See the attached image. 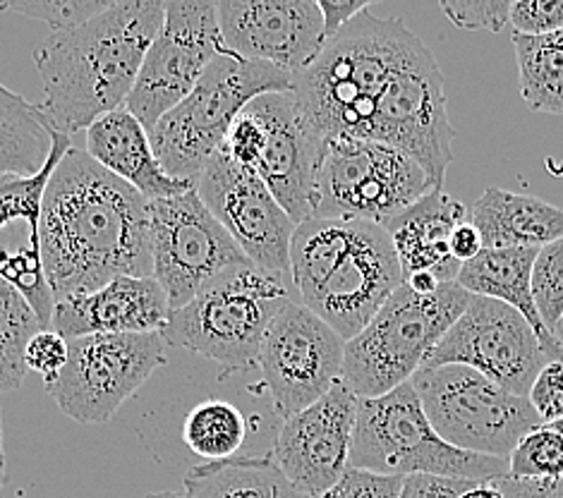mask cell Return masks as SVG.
Wrapping results in <instances>:
<instances>
[{"label": "cell", "instance_id": "obj_11", "mask_svg": "<svg viewBox=\"0 0 563 498\" xmlns=\"http://www.w3.org/2000/svg\"><path fill=\"white\" fill-rule=\"evenodd\" d=\"M455 130L449 120L444 75L418 38L400 60L374 111L369 142H382L418 161L441 190L453 164Z\"/></svg>", "mask_w": 563, "mask_h": 498}, {"label": "cell", "instance_id": "obj_18", "mask_svg": "<svg viewBox=\"0 0 563 498\" xmlns=\"http://www.w3.org/2000/svg\"><path fill=\"white\" fill-rule=\"evenodd\" d=\"M217 15L228 53L288 75L310 67L327 46L324 18L314 0H223Z\"/></svg>", "mask_w": 563, "mask_h": 498}, {"label": "cell", "instance_id": "obj_34", "mask_svg": "<svg viewBox=\"0 0 563 498\" xmlns=\"http://www.w3.org/2000/svg\"><path fill=\"white\" fill-rule=\"evenodd\" d=\"M113 3L115 0H32V3L15 0V3H0V10L42 20L51 26L53 34H60L79 30V26L99 18Z\"/></svg>", "mask_w": 563, "mask_h": 498}, {"label": "cell", "instance_id": "obj_37", "mask_svg": "<svg viewBox=\"0 0 563 498\" xmlns=\"http://www.w3.org/2000/svg\"><path fill=\"white\" fill-rule=\"evenodd\" d=\"M514 34L547 36L563 30V0H516L511 3Z\"/></svg>", "mask_w": 563, "mask_h": 498}, {"label": "cell", "instance_id": "obj_23", "mask_svg": "<svg viewBox=\"0 0 563 498\" xmlns=\"http://www.w3.org/2000/svg\"><path fill=\"white\" fill-rule=\"evenodd\" d=\"M467 221L471 211L441 187L384 223L386 233L391 235L404 283L415 274H432L441 283H455L463 264L453 259L451 235Z\"/></svg>", "mask_w": 563, "mask_h": 498}, {"label": "cell", "instance_id": "obj_14", "mask_svg": "<svg viewBox=\"0 0 563 498\" xmlns=\"http://www.w3.org/2000/svg\"><path fill=\"white\" fill-rule=\"evenodd\" d=\"M221 51L217 3L170 0L125 109L152 132L161 118L190 97Z\"/></svg>", "mask_w": 563, "mask_h": 498}, {"label": "cell", "instance_id": "obj_3", "mask_svg": "<svg viewBox=\"0 0 563 498\" xmlns=\"http://www.w3.org/2000/svg\"><path fill=\"white\" fill-rule=\"evenodd\" d=\"M290 272L298 300L345 343L404 286L391 235L369 221L300 223L290 242Z\"/></svg>", "mask_w": 563, "mask_h": 498}, {"label": "cell", "instance_id": "obj_13", "mask_svg": "<svg viewBox=\"0 0 563 498\" xmlns=\"http://www.w3.org/2000/svg\"><path fill=\"white\" fill-rule=\"evenodd\" d=\"M150 213L154 278L164 288L173 312L228 268L252 264L195 187L150 201Z\"/></svg>", "mask_w": 563, "mask_h": 498}, {"label": "cell", "instance_id": "obj_36", "mask_svg": "<svg viewBox=\"0 0 563 498\" xmlns=\"http://www.w3.org/2000/svg\"><path fill=\"white\" fill-rule=\"evenodd\" d=\"M70 345L60 333L53 329L38 331L34 339L24 347V365L30 372H36L42 376L46 388L58 381L65 365H68Z\"/></svg>", "mask_w": 563, "mask_h": 498}, {"label": "cell", "instance_id": "obj_35", "mask_svg": "<svg viewBox=\"0 0 563 498\" xmlns=\"http://www.w3.org/2000/svg\"><path fill=\"white\" fill-rule=\"evenodd\" d=\"M441 10L459 30L501 32L511 18V0H444Z\"/></svg>", "mask_w": 563, "mask_h": 498}, {"label": "cell", "instance_id": "obj_27", "mask_svg": "<svg viewBox=\"0 0 563 498\" xmlns=\"http://www.w3.org/2000/svg\"><path fill=\"white\" fill-rule=\"evenodd\" d=\"M187 498H307L280 473L272 455L195 465L185 477Z\"/></svg>", "mask_w": 563, "mask_h": 498}, {"label": "cell", "instance_id": "obj_48", "mask_svg": "<svg viewBox=\"0 0 563 498\" xmlns=\"http://www.w3.org/2000/svg\"><path fill=\"white\" fill-rule=\"evenodd\" d=\"M144 498H187L185 491H158V494H150Z\"/></svg>", "mask_w": 563, "mask_h": 498}, {"label": "cell", "instance_id": "obj_29", "mask_svg": "<svg viewBox=\"0 0 563 498\" xmlns=\"http://www.w3.org/2000/svg\"><path fill=\"white\" fill-rule=\"evenodd\" d=\"M520 97L532 111L563 115V30L547 36L514 34Z\"/></svg>", "mask_w": 563, "mask_h": 498}, {"label": "cell", "instance_id": "obj_30", "mask_svg": "<svg viewBox=\"0 0 563 498\" xmlns=\"http://www.w3.org/2000/svg\"><path fill=\"white\" fill-rule=\"evenodd\" d=\"M247 432L245 412L221 398L197 402L183 422L185 446L205 463L238 457L247 441Z\"/></svg>", "mask_w": 563, "mask_h": 498}, {"label": "cell", "instance_id": "obj_25", "mask_svg": "<svg viewBox=\"0 0 563 498\" xmlns=\"http://www.w3.org/2000/svg\"><path fill=\"white\" fill-rule=\"evenodd\" d=\"M538 252L540 250L528 247L482 250L475 259L461 266V274L455 283L471 295H477V298L499 300L514 307L528 321L552 362H561V347L554 341L552 331L542 324L532 298V264Z\"/></svg>", "mask_w": 563, "mask_h": 498}, {"label": "cell", "instance_id": "obj_15", "mask_svg": "<svg viewBox=\"0 0 563 498\" xmlns=\"http://www.w3.org/2000/svg\"><path fill=\"white\" fill-rule=\"evenodd\" d=\"M343 365L345 341L300 300H292L266 331L257 369L276 412L288 420L341 384Z\"/></svg>", "mask_w": 563, "mask_h": 498}, {"label": "cell", "instance_id": "obj_32", "mask_svg": "<svg viewBox=\"0 0 563 498\" xmlns=\"http://www.w3.org/2000/svg\"><path fill=\"white\" fill-rule=\"evenodd\" d=\"M511 479H559L563 477V434L552 427H538L526 434L508 455Z\"/></svg>", "mask_w": 563, "mask_h": 498}, {"label": "cell", "instance_id": "obj_43", "mask_svg": "<svg viewBox=\"0 0 563 498\" xmlns=\"http://www.w3.org/2000/svg\"><path fill=\"white\" fill-rule=\"evenodd\" d=\"M506 498H563V477L559 479H511L496 482Z\"/></svg>", "mask_w": 563, "mask_h": 498}, {"label": "cell", "instance_id": "obj_42", "mask_svg": "<svg viewBox=\"0 0 563 498\" xmlns=\"http://www.w3.org/2000/svg\"><path fill=\"white\" fill-rule=\"evenodd\" d=\"M321 10V18H324V34L327 42L336 36L345 24H351L362 12L372 8L369 0H317Z\"/></svg>", "mask_w": 563, "mask_h": 498}, {"label": "cell", "instance_id": "obj_24", "mask_svg": "<svg viewBox=\"0 0 563 498\" xmlns=\"http://www.w3.org/2000/svg\"><path fill=\"white\" fill-rule=\"evenodd\" d=\"M85 152L101 168L135 187L146 201L176 197L192 187L170 178L158 164L150 132L128 109H118L97 120L87 130Z\"/></svg>", "mask_w": 563, "mask_h": 498}, {"label": "cell", "instance_id": "obj_22", "mask_svg": "<svg viewBox=\"0 0 563 498\" xmlns=\"http://www.w3.org/2000/svg\"><path fill=\"white\" fill-rule=\"evenodd\" d=\"M170 312L166 292L154 276H120L99 290L58 302L51 329L65 341L99 333H164Z\"/></svg>", "mask_w": 563, "mask_h": 498}, {"label": "cell", "instance_id": "obj_1", "mask_svg": "<svg viewBox=\"0 0 563 498\" xmlns=\"http://www.w3.org/2000/svg\"><path fill=\"white\" fill-rule=\"evenodd\" d=\"M42 250L56 305L120 276L150 278V201L87 152L70 150L46 185Z\"/></svg>", "mask_w": 563, "mask_h": 498}, {"label": "cell", "instance_id": "obj_8", "mask_svg": "<svg viewBox=\"0 0 563 498\" xmlns=\"http://www.w3.org/2000/svg\"><path fill=\"white\" fill-rule=\"evenodd\" d=\"M351 467L377 475H434L477 484L508 477V461L453 449L441 439L410 381L386 396L357 400Z\"/></svg>", "mask_w": 563, "mask_h": 498}, {"label": "cell", "instance_id": "obj_16", "mask_svg": "<svg viewBox=\"0 0 563 498\" xmlns=\"http://www.w3.org/2000/svg\"><path fill=\"white\" fill-rule=\"evenodd\" d=\"M552 362L530 324L514 307L477 298L427 357L424 367L463 365L508 394L528 398L538 374Z\"/></svg>", "mask_w": 563, "mask_h": 498}, {"label": "cell", "instance_id": "obj_46", "mask_svg": "<svg viewBox=\"0 0 563 498\" xmlns=\"http://www.w3.org/2000/svg\"><path fill=\"white\" fill-rule=\"evenodd\" d=\"M461 498H506L496 484H473Z\"/></svg>", "mask_w": 563, "mask_h": 498}, {"label": "cell", "instance_id": "obj_9", "mask_svg": "<svg viewBox=\"0 0 563 498\" xmlns=\"http://www.w3.org/2000/svg\"><path fill=\"white\" fill-rule=\"evenodd\" d=\"M410 384L429 424L453 449L508 461L518 441L542 427L528 398L508 394L471 367H422Z\"/></svg>", "mask_w": 563, "mask_h": 498}, {"label": "cell", "instance_id": "obj_33", "mask_svg": "<svg viewBox=\"0 0 563 498\" xmlns=\"http://www.w3.org/2000/svg\"><path fill=\"white\" fill-rule=\"evenodd\" d=\"M532 298L542 324L554 331L563 317V237L549 242L534 257Z\"/></svg>", "mask_w": 563, "mask_h": 498}, {"label": "cell", "instance_id": "obj_6", "mask_svg": "<svg viewBox=\"0 0 563 498\" xmlns=\"http://www.w3.org/2000/svg\"><path fill=\"white\" fill-rule=\"evenodd\" d=\"M471 300L459 283H441L432 295L412 292L404 283L345 343L343 384L357 398H379L408 384Z\"/></svg>", "mask_w": 563, "mask_h": 498}, {"label": "cell", "instance_id": "obj_45", "mask_svg": "<svg viewBox=\"0 0 563 498\" xmlns=\"http://www.w3.org/2000/svg\"><path fill=\"white\" fill-rule=\"evenodd\" d=\"M406 286H408L412 292H418V295H432V292L439 290L441 280H439L437 276H432V274H415V276H410V278L406 280Z\"/></svg>", "mask_w": 563, "mask_h": 498}, {"label": "cell", "instance_id": "obj_31", "mask_svg": "<svg viewBox=\"0 0 563 498\" xmlns=\"http://www.w3.org/2000/svg\"><path fill=\"white\" fill-rule=\"evenodd\" d=\"M44 331L24 295L0 278V394L18 390L26 379L24 347Z\"/></svg>", "mask_w": 563, "mask_h": 498}, {"label": "cell", "instance_id": "obj_28", "mask_svg": "<svg viewBox=\"0 0 563 498\" xmlns=\"http://www.w3.org/2000/svg\"><path fill=\"white\" fill-rule=\"evenodd\" d=\"M53 134L42 106L0 85V175H36L53 152Z\"/></svg>", "mask_w": 563, "mask_h": 498}, {"label": "cell", "instance_id": "obj_41", "mask_svg": "<svg viewBox=\"0 0 563 498\" xmlns=\"http://www.w3.org/2000/svg\"><path fill=\"white\" fill-rule=\"evenodd\" d=\"M477 482L434 477V475H408L404 477L398 498H461Z\"/></svg>", "mask_w": 563, "mask_h": 498}, {"label": "cell", "instance_id": "obj_39", "mask_svg": "<svg viewBox=\"0 0 563 498\" xmlns=\"http://www.w3.org/2000/svg\"><path fill=\"white\" fill-rule=\"evenodd\" d=\"M400 487H404V477L347 467L345 475L317 498H398Z\"/></svg>", "mask_w": 563, "mask_h": 498}, {"label": "cell", "instance_id": "obj_2", "mask_svg": "<svg viewBox=\"0 0 563 498\" xmlns=\"http://www.w3.org/2000/svg\"><path fill=\"white\" fill-rule=\"evenodd\" d=\"M164 18L161 0H115L79 30L51 34L34 51L46 93L42 111L51 128L70 137L125 109Z\"/></svg>", "mask_w": 563, "mask_h": 498}, {"label": "cell", "instance_id": "obj_49", "mask_svg": "<svg viewBox=\"0 0 563 498\" xmlns=\"http://www.w3.org/2000/svg\"><path fill=\"white\" fill-rule=\"evenodd\" d=\"M552 335H554V341L559 343V347H561V353H563V317L559 319V324L554 327V331H552Z\"/></svg>", "mask_w": 563, "mask_h": 498}, {"label": "cell", "instance_id": "obj_44", "mask_svg": "<svg viewBox=\"0 0 563 498\" xmlns=\"http://www.w3.org/2000/svg\"><path fill=\"white\" fill-rule=\"evenodd\" d=\"M482 250H485V242H482L479 231L473 225V219L455 228L451 235V254L455 262L467 264L475 259Z\"/></svg>", "mask_w": 563, "mask_h": 498}, {"label": "cell", "instance_id": "obj_20", "mask_svg": "<svg viewBox=\"0 0 563 498\" xmlns=\"http://www.w3.org/2000/svg\"><path fill=\"white\" fill-rule=\"evenodd\" d=\"M357 396L343 381L314 406L284 420L272 457L307 498H317L351 467Z\"/></svg>", "mask_w": 563, "mask_h": 498}, {"label": "cell", "instance_id": "obj_19", "mask_svg": "<svg viewBox=\"0 0 563 498\" xmlns=\"http://www.w3.org/2000/svg\"><path fill=\"white\" fill-rule=\"evenodd\" d=\"M70 150L68 134L56 132L53 152L36 175H0V278L24 295L44 329H51L56 300L44 268L42 207L51 175Z\"/></svg>", "mask_w": 563, "mask_h": 498}, {"label": "cell", "instance_id": "obj_47", "mask_svg": "<svg viewBox=\"0 0 563 498\" xmlns=\"http://www.w3.org/2000/svg\"><path fill=\"white\" fill-rule=\"evenodd\" d=\"M5 487V451H3V424H0V491Z\"/></svg>", "mask_w": 563, "mask_h": 498}, {"label": "cell", "instance_id": "obj_38", "mask_svg": "<svg viewBox=\"0 0 563 498\" xmlns=\"http://www.w3.org/2000/svg\"><path fill=\"white\" fill-rule=\"evenodd\" d=\"M221 152L240 168L257 170V164L264 152V130L260 125V120L247 111L240 113L225 134Z\"/></svg>", "mask_w": 563, "mask_h": 498}, {"label": "cell", "instance_id": "obj_5", "mask_svg": "<svg viewBox=\"0 0 563 498\" xmlns=\"http://www.w3.org/2000/svg\"><path fill=\"white\" fill-rule=\"evenodd\" d=\"M298 300L295 288L254 264L228 268L185 307L170 312L164 341L202 355L225 372L257 367L260 347L274 317Z\"/></svg>", "mask_w": 563, "mask_h": 498}, {"label": "cell", "instance_id": "obj_40", "mask_svg": "<svg viewBox=\"0 0 563 498\" xmlns=\"http://www.w3.org/2000/svg\"><path fill=\"white\" fill-rule=\"evenodd\" d=\"M530 406L540 414L542 424L563 420V359L549 362L530 388Z\"/></svg>", "mask_w": 563, "mask_h": 498}, {"label": "cell", "instance_id": "obj_50", "mask_svg": "<svg viewBox=\"0 0 563 498\" xmlns=\"http://www.w3.org/2000/svg\"><path fill=\"white\" fill-rule=\"evenodd\" d=\"M547 427H552V429H556V432H561V434H563V420H561V422H556V424H547Z\"/></svg>", "mask_w": 563, "mask_h": 498}, {"label": "cell", "instance_id": "obj_21", "mask_svg": "<svg viewBox=\"0 0 563 498\" xmlns=\"http://www.w3.org/2000/svg\"><path fill=\"white\" fill-rule=\"evenodd\" d=\"M264 130V152L257 175L295 223L314 217V185L321 144L307 128L302 111L290 91L262 93L247 109Z\"/></svg>", "mask_w": 563, "mask_h": 498}, {"label": "cell", "instance_id": "obj_17", "mask_svg": "<svg viewBox=\"0 0 563 498\" xmlns=\"http://www.w3.org/2000/svg\"><path fill=\"white\" fill-rule=\"evenodd\" d=\"M195 190L260 272L295 288L290 242L298 223L278 204L257 170L240 168L219 150L199 173Z\"/></svg>", "mask_w": 563, "mask_h": 498}, {"label": "cell", "instance_id": "obj_10", "mask_svg": "<svg viewBox=\"0 0 563 498\" xmlns=\"http://www.w3.org/2000/svg\"><path fill=\"white\" fill-rule=\"evenodd\" d=\"M437 187L418 161L369 140H333L321 150L314 217L384 225Z\"/></svg>", "mask_w": 563, "mask_h": 498}, {"label": "cell", "instance_id": "obj_7", "mask_svg": "<svg viewBox=\"0 0 563 498\" xmlns=\"http://www.w3.org/2000/svg\"><path fill=\"white\" fill-rule=\"evenodd\" d=\"M290 89L292 75L269 63L238 58L223 48L190 97L150 132L158 164L170 178L195 187L209 158L221 150L235 118L262 93Z\"/></svg>", "mask_w": 563, "mask_h": 498}, {"label": "cell", "instance_id": "obj_26", "mask_svg": "<svg viewBox=\"0 0 563 498\" xmlns=\"http://www.w3.org/2000/svg\"><path fill=\"white\" fill-rule=\"evenodd\" d=\"M485 250H542L563 237V209L538 197L487 187L471 209Z\"/></svg>", "mask_w": 563, "mask_h": 498}, {"label": "cell", "instance_id": "obj_12", "mask_svg": "<svg viewBox=\"0 0 563 498\" xmlns=\"http://www.w3.org/2000/svg\"><path fill=\"white\" fill-rule=\"evenodd\" d=\"M70 355L46 390L56 406L82 424H103L166 365L161 333H99L68 341Z\"/></svg>", "mask_w": 563, "mask_h": 498}, {"label": "cell", "instance_id": "obj_4", "mask_svg": "<svg viewBox=\"0 0 563 498\" xmlns=\"http://www.w3.org/2000/svg\"><path fill=\"white\" fill-rule=\"evenodd\" d=\"M418 38L400 20L367 10L329 38L310 67L292 75L305 123L321 144L369 140L382 93Z\"/></svg>", "mask_w": 563, "mask_h": 498}]
</instances>
